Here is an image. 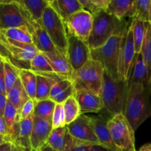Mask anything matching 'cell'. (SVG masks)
I'll use <instances>...</instances> for the list:
<instances>
[{"label": "cell", "mask_w": 151, "mask_h": 151, "mask_svg": "<svg viewBox=\"0 0 151 151\" xmlns=\"http://www.w3.org/2000/svg\"><path fill=\"white\" fill-rule=\"evenodd\" d=\"M7 103V96L0 93V116L1 117H3V115H4V111Z\"/></svg>", "instance_id": "45"}, {"label": "cell", "mask_w": 151, "mask_h": 151, "mask_svg": "<svg viewBox=\"0 0 151 151\" xmlns=\"http://www.w3.org/2000/svg\"><path fill=\"white\" fill-rule=\"evenodd\" d=\"M28 30L31 35L32 44L38 52L44 53L57 50L50 40L48 34L39 22L33 21Z\"/></svg>", "instance_id": "18"}, {"label": "cell", "mask_w": 151, "mask_h": 151, "mask_svg": "<svg viewBox=\"0 0 151 151\" xmlns=\"http://www.w3.org/2000/svg\"><path fill=\"white\" fill-rule=\"evenodd\" d=\"M127 81L128 84L142 83L149 86L147 66L140 52L135 55Z\"/></svg>", "instance_id": "21"}, {"label": "cell", "mask_w": 151, "mask_h": 151, "mask_svg": "<svg viewBox=\"0 0 151 151\" xmlns=\"http://www.w3.org/2000/svg\"><path fill=\"white\" fill-rule=\"evenodd\" d=\"M30 70L34 73H54L44 54L41 52L31 60Z\"/></svg>", "instance_id": "34"}, {"label": "cell", "mask_w": 151, "mask_h": 151, "mask_svg": "<svg viewBox=\"0 0 151 151\" xmlns=\"http://www.w3.org/2000/svg\"><path fill=\"white\" fill-rule=\"evenodd\" d=\"M7 101L11 103L19 112H20L26 102L30 99L24 88L19 78H18L14 85L7 91Z\"/></svg>", "instance_id": "24"}, {"label": "cell", "mask_w": 151, "mask_h": 151, "mask_svg": "<svg viewBox=\"0 0 151 151\" xmlns=\"http://www.w3.org/2000/svg\"><path fill=\"white\" fill-rule=\"evenodd\" d=\"M92 28L87 42L90 50L99 48L114 35H122L128 27L125 19H119L100 10L92 15Z\"/></svg>", "instance_id": "1"}, {"label": "cell", "mask_w": 151, "mask_h": 151, "mask_svg": "<svg viewBox=\"0 0 151 151\" xmlns=\"http://www.w3.org/2000/svg\"><path fill=\"white\" fill-rule=\"evenodd\" d=\"M91 1L99 10H106L108 4L110 2V0H91Z\"/></svg>", "instance_id": "44"}, {"label": "cell", "mask_w": 151, "mask_h": 151, "mask_svg": "<svg viewBox=\"0 0 151 151\" xmlns=\"http://www.w3.org/2000/svg\"><path fill=\"white\" fill-rule=\"evenodd\" d=\"M139 151H151V143H147L143 145Z\"/></svg>", "instance_id": "48"}, {"label": "cell", "mask_w": 151, "mask_h": 151, "mask_svg": "<svg viewBox=\"0 0 151 151\" xmlns=\"http://www.w3.org/2000/svg\"><path fill=\"white\" fill-rule=\"evenodd\" d=\"M145 23L146 22L142 21L132 19L131 24H130L132 29L136 54H139L141 51L142 45L145 34Z\"/></svg>", "instance_id": "32"}, {"label": "cell", "mask_w": 151, "mask_h": 151, "mask_svg": "<svg viewBox=\"0 0 151 151\" xmlns=\"http://www.w3.org/2000/svg\"><path fill=\"white\" fill-rule=\"evenodd\" d=\"M104 69L98 61L90 59L83 66L75 71L72 76V82L77 81L84 87L100 96L103 81Z\"/></svg>", "instance_id": "8"}, {"label": "cell", "mask_w": 151, "mask_h": 151, "mask_svg": "<svg viewBox=\"0 0 151 151\" xmlns=\"http://www.w3.org/2000/svg\"><path fill=\"white\" fill-rule=\"evenodd\" d=\"M72 85H73V82L69 79H63L56 82L52 86L51 91H50V99H52L55 97V96L58 95L59 94L63 92L64 90H66V88H68Z\"/></svg>", "instance_id": "37"}, {"label": "cell", "mask_w": 151, "mask_h": 151, "mask_svg": "<svg viewBox=\"0 0 151 151\" xmlns=\"http://www.w3.org/2000/svg\"><path fill=\"white\" fill-rule=\"evenodd\" d=\"M128 90V81L114 79L104 70L100 97L103 100V109L111 116L124 114Z\"/></svg>", "instance_id": "3"}, {"label": "cell", "mask_w": 151, "mask_h": 151, "mask_svg": "<svg viewBox=\"0 0 151 151\" xmlns=\"http://www.w3.org/2000/svg\"><path fill=\"white\" fill-rule=\"evenodd\" d=\"M71 151H109L100 145H86L75 147Z\"/></svg>", "instance_id": "41"}, {"label": "cell", "mask_w": 151, "mask_h": 151, "mask_svg": "<svg viewBox=\"0 0 151 151\" xmlns=\"http://www.w3.org/2000/svg\"><path fill=\"white\" fill-rule=\"evenodd\" d=\"M74 94H75V88H74V86L72 85L69 88H66V90H64L63 92L59 94L58 95L55 96L53 98L50 99V100L54 101L56 104H63L69 97L74 96Z\"/></svg>", "instance_id": "40"}, {"label": "cell", "mask_w": 151, "mask_h": 151, "mask_svg": "<svg viewBox=\"0 0 151 151\" xmlns=\"http://www.w3.org/2000/svg\"><path fill=\"white\" fill-rule=\"evenodd\" d=\"M39 151H54V150H53L48 145L46 144L45 145H44L41 149H40Z\"/></svg>", "instance_id": "50"}, {"label": "cell", "mask_w": 151, "mask_h": 151, "mask_svg": "<svg viewBox=\"0 0 151 151\" xmlns=\"http://www.w3.org/2000/svg\"><path fill=\"white\" fill-rule=\"evenodd\" d=\"M6 142H9L7 137L0 134V145H2L3 143Z\"/></svg>", "instance_id": "49"}, {"label": "cell", "mask_w": 151, "mask_h": 151, "mask_svg": "<svg viewBox=\"0 0 151 151\" xmlns=\"http://www.w3.org/2000/svg\"><path fill=\"white\" fill-rule=\"evenodd\" d=\"M47 145L56 151H71L75 147L86 145H94L85 142L72 137L66 126L52 129Z\"/></svg>", "instance_id": "14"}, {"label": "cell", "mask_w": 151, "mask_h": 151, "mask_svg": "<svg viewBox=\"0 0 151 151\" xmlns=\"http://www.w3.org/2000/svg\"><path fill=\"white\" fill-rule=\"evenodd\" d=\"M55 105L56 103L50 99L40 100V101L36 100L35 109L33 111V116L52 122L53 111H54Z\"/></svg>", "instance_id": "30"}, {"label": "cell", "mask_w": 151, "mask_h": 151, "mask_svg": "<svg viewBox=\"0 0 151 151\" xmlns=\"http://www.w3.org/2000/svg\"><path fill=\"white\" fill-rule=\"evenodd\" d=\"M0 134L7 137H8V133H7V127H6L5 122H4V119L1 116H0Z\"/></svg>", "instance_id": "46"}, {"label": "cell", "mask_w": 151, "mask_h": 151, "mask_svg": "<svg viewBox=\"0 0 151 151\" xmlns=\"http://www.w3.org/2000/svg\"><path fill=\"white\" fill-rule=\"evenodd\" d=\"M19 2L35 22L41 20L46 7L49 5V0H20Z\"/></svg>", "instance_id": "26"}, {"label": "cell", "mask_w": 151, "mask_h": 151, "mask_svg": "<svg viewBox=\"0 0 151 151\" xmlns=\"http://www.w3.org/2000/svg\"><path fill=\"white\" fill-rule=\"evenodd\" d=\"M67 51L66 58L74 72L78 71L91 59V50L88 44L78 37L67 33Z\"/></svg>", "instance_id": "10"}, {"label": "cell", "mask_w": 151, "mask_h": 151, "mask_svg": "<svg viewBox=\"0 0 151 151\" xmlns=\"http://www.w3.org/2000/svg\"><path fill=\"white\" fill-rule=\"evenodd\" d=\"M75 88L74 97L76 99L81 114L87 113H98L103 109V103L100 96L87 89L77 81H73Z\"/></svg>", "instance_id": "12"}, {"label": "cell", "mask_w": 151, "mask_h": 151, "mask_svg": "<svg viewBox=\"0 0 151 151\" xmlns=\"http://www.w3.org/2000/svg\"><path fill=\"white\" fill-rule=\"evenodd\" d=\"M63 111L65 114V123L69 125L75 121L81 114L79 105L74 96L69 97L63 103Z\"/></svg>", "instance_id": "33"}, {"label": "cell", "mask_w": 151, "mask_h": 151, "mask_svg": "<svg viewBox=\"0 0 151 151\" xmlns=\"http://www.w3.org/2000/svg\"><path fill=\"white\" fill-rule=\"evenodd\" d=\"M92 122L94 133L100 145L106 147L109 151H121L115 145L111 138L110 132L108 129V121L106 116L102 115L90 116Z\"/></svg>", "instance_id": "17"}, {"label": "cell", "mask_w": 151, "mask_h": 151, "mask_svg": "<svg viewBox=\"0 0 151 151\" xmlns=\"http://www.w3.org/2000/svg\"><path fill=\"white\" fill-rule=\"evenodd\" d=\"M44 54L54 73L72 81L74 70L69 64L67 58L59 52L58 50L44 52Z\"/></svg>", "instance_id": "19"}, {"label": "cell", "mask_w": 151, "mask_h": 151, "mask_svg": "<svg viewBox=\"0 0 151 151\" xmlns=\"http://www.w3.org/2000/svg\"><path fill=\"white\" fill-rule=\"evenodd\" d=\"M35 103H36V100H34V99H29L27 102H26L19 112L21 119H24L31 115H33Z\"/></svg>", "instance_id": "39"}, {"label": "cell", "mask_w": 151, "mask_h": 151, "mask_svg": "<svg viewBox=\"0 0 151 151\" xmlns=\"http://www.w3.org/2000/svg\"><path fill=\"white\" fill-rule=\"evenodd\" d=\"M54 151H56V150H54Z\"/></svg>", "instance_id": "54"}, {"label": "cell", "mask_w": 151, "mask_h": 151, "mask_svg": "<svg viewBox=\"0 0 151 151\" xmlns=\"http://www.w3.org/2000/svg\"><path fill=\"white\" fill-rule=\"evenodd\" d=\"M108 129L115 145L121 151H136L134 131L123 114L111 116Z\"/></svg>", "instance_id": "6"}, {"label": "cell", "mask_w": 151, "mask_h": 151, "mask_svg": "<svg viewBox=\"0 0 151 151\" xmlns=\"http://www.w3.org/2000/svg\"><path fill=\"white\" fill-rule=\"evenodd\" d=\"M52 129L66 126L63 104L55 105L54 111H53L52 119Z\"/></svg>", "instance_id": "36"}, {"label": "cell", "mask_w": 151, "mask_h": 151, "mask_svg": "<svg viewBox=\"0 0 151 151\" xmlns=\"http://www.w3.org/2000/svg\"><path fill=\"white\" fill-rule=\"evenodd\" d=\"M33 22L19 1L1 0L0 2V31L19 27L29 29Z\"/></svg>", "instance_id": "5"}, {"label": "cell", "mask_w": 151, "mask_h": 151, "mask_svg": "<svg viewBox=\"0 0 151 151\" xmlns=\"http://www.w3.org/2000/svg\"><path fill=\"white\" fill-rule=\"evenodd\" d=\"M19 78L29 98L35 100L36 75L29 69H19Z\"/></svg>", "instance_id": "28"}, {"label": "cell", "mask_w": 151, "mask_h": 151, "mask_svg": "<svg viewBox=\"0 0 151 151\" xmlns=\"http://www.w3.org/2000/svg\"><path fill=\"white\" fill-rule=\"evenodd\" d=\"M50 7L66 22L70 16L83 10L78 0H49Z\"/></svg>", "instance_id": "22"}, {"label": "cell", "mask_w": 151, "mask_h": 151, "mask_svg": "<svg viewBox=\"0 0 151 151\" xmlns=\"http://www.w3.org/2000/svg\"><path fill=\"white\" fill-rule=\"evenodd\" d=\"M11 57L10 44L7 38L0 32V58H1L4 61L10 62Z\"/></svg>", "instance_id": "38"}, {"label": "cell", "mask_w": 151, "mask_h": 151, "mask_svg": "<svg viewBox=\"0 0 151 151\" xmlns=\"http://www.w3.org/2000/svg\"><path fill=\"white\" fill-rule=\"evenodd\" d=\"M3 62V60H2V58H0V65H1V63H2Z\"/></svg>", "instance_id": "53"}, {"label": "cell", "mask_w": 151, "mask_h": 151, "mask_svg": "<svg viewBox=\"0 0 151 151\" xmlns=\"http://www.w3.org/2000/svg\"><path fill=\"white\" fill-rule=\"evenodd\" d=\"M148 23L151 25V0L150 4V9H149V18H148Z\"/></svg>", "instance_id": "51"}, {"label": "cell", "mask_w": 151, "mask_h": 151, "mask_svg": "<svg viewBox=\"0 0 151 151\" xmlns=\"http://www.w3.org/2000/svg\"><path fill=\"white\" fill-rule=\"evenodd\" d=\"M66 126L69 134L75 138L90 144L100 145L90 116L81 114L75 121Z\"/></svg>", "instance_id": "15"}, {"label": "cell", "mask_w": 151, "mask_h": 151, "mask_svg": "<svg viewBox=\"0 0 151 151\" xmlns=\"http://www.w3.org/2000/svg\"><path fill=\"white\" fill-rule=\"evenodd\" d=\"M38 22L45 29L56 50L66 58L68 36L65 23L61 17L49 4Z\"/></svg>", "instance_id": "4"}, {"label": "cell", "mask_w": 151, "mask_h": 151, "mask_svg": "<svg viewBox=\"0 0 151 151\" xmlns=\"http://www.w3.org/2000/svg\"><path fill=\"white\" fill-rule=\"evenodd\" d=\"M13 151H24V150H22V149L19 148V147H16V146L13 145Z\"/></svg>", "instance_id": "52"}, {"label": "cell", "mask_w": 151, "mask_h": 151, "mask_svg": "<svg viewBox=\"0 0 151 151\" xmlns=\"http://www.w3.org/2000/svg\"><path fill=\"white\" fill-rule=\"evenodd\" d=\"M150 4V0H134L130 18L148 22Z\"/></svg>", "instance_id": "31"}, {"label": "cell", "mask_w": 151, "mask_h": 151, "mask_svg": "<svg viewBox=\"0 0 151 151\" xmlns=\"http://www.w3.org/2000/svg\"><path fill=\"white\" fill-rule=\"evenodd\" d=\"M13 145L11 142H6L0 145V151H13Z\"/></svg>", "instance_id": "47"}, {"label": "cell", "mask_w": 151, "mask_h": 151, "mask_svg": "<svg viewBox=\"0 0 151 151\" xmlns=\"http://www.w3.org/2000/svg\"><path fill=\"white\" fill-rule=\"evenodd\" d=\"M33 125V115L21 119L19 123V131L17 139L13 145L24 151H32L31 147V133Z\"/></svg>", "instance_id": "23"}, {"label": "cell", "mask_w": 151, "mask_h": 151, "mask_svg": "<svg viewBox=\"0 0 151 151\" xmlns=\"http://www.w3.org/2000/svg\"><path fill=\"white\" fill-rule=\"evenodd\" d=\"M4 74L5 85L7 91L14 85L16 81L19 78V69L15 67L10 62L4 61Z\"/></svg>", "instance_id": "35"}, {"label": "cell", "mask_w": 151, "mask_h": 151, "mask_svg": "<svg viewBox=\"0 0 151 151\" xmlns=\"http://www.w3.org/2000/svg\"><path fill=\"white\" fill-rule=\"evenodd\" d=\"M81 3V4L83 7V10H86L88 13H89L92 16L94 13H96L97 11H98V9L97 8L95 5L94 4V3L92 2L91 0H78Z\"/></svg>", "instance_id": "42"}, {"label": "cell", "mask_w": 151, "mask_h": 151, "mask_svg": "<svg viewBox=\"0 0 151 151\" xmlns=\"http://www.w3.org/2000/svg\"><path fill=\"white\" fill-rule=\"evenodd\" d=\"M92 16L86 10L77 12L64 22L66 32L87 43L92 28Z\"/></svg>", "instance_id": "11"}, {"label": "cell", "mask_w": 151, "mask_h": 151, "mask_svg": "<svg viewBox=\"0 0 151 151\" xmlns=\"http://www.w3.org/2000/svg\"><path fill=\"white\" fill-rule=\"evenodd\" d=\"M52 131V125L51 122L33 116V125L30 137L32 151H39L47 144Z\"/></svg>", "instance_id": "16"}, {"label": "cell", "mask_w": 151, "mask_h": 151, "mask_svg": "<svg viewBox=\"0 0 151 151\" xmlns=\"http://www.w3.org/2000/svg\"><path fill=\"white\" fill-rule=\"evenodd\" d=\"M134 0H110L105 11L119 19L131 17Z\"/></svg>", "instance_id": "25"}, {"label": "cell", "mask_w": 151, "mask_h": 151, "mask_svg": "<svg viewBox=\"0 0 151 151\" xmlns=\"http://www.w3.org/2000/svg\"><path fill=\"white\" fill-rule=\"evenodd\" d=\"M0 93L7 96V89H6L5 80H4V64H3V62L0 65Z\"/></svg>", "instance_id": "43"}, {"label": "cell", "mask_w": 151, "mask_h": 151, "mask_svg": "<svg viewBox=\"0 0 151 151\" xmlns=\"http://www.w3.org/2000/svg\"><path fill=\"white\" fill-rule=\"evenodd\" d=\"M140 53L147 66L148 86L151 89V25L148 22L145 23V34Z\"/></svg>", "instance_id": "27"}, {"label": "cell", "mask_w": 151, "mask_h": 151, "mask_svg": "<svg viewBox=\"0 0 151 151\" xmlns=\"http://www.w3.org/2000/svg\"><path fill=\"white\" fill-rule=\"evenodd\" d=\"M10 46L11 59L10 63L19 69H29L30 63L38 54V50L32 44H24L13 41H7Z\"/></svg>", "instance_id": "13"}, {"label": "cell", "mask_w": 151, "mask_h": 151, "mask_svg": "<svg viewBox=\"0 0 151 151\" xmlns=\"http://www.w3.org/2000/svg\"><path fill=\"white\" fill-rule=\"evenodd\" d=\"M135 55L132 29L131 26H128V29L122 37L119 50L117 76L119 81H126L128 80Z\"/></svg>", "instance_id": "9"}, {"label": "cell", "mask_w": 151, "mask_h": 151, "mask_svg": "<svg viewBox=\"0 0 151 151\" xmlns=\"http://www.w3.org/2000/svg\"><path fill=\"white\" fill-rule=\"evenodd\" d=\"M150 88L142 83L128 84V94L124 116L135 132L137 128L150 116L149 103Z\"/></svg>", "instance_id": "2"}, {"label": "cell", "mask_w": 151, "mask_h": 151, "mask_svg": "<svg viewBox=\"0 0 151 151\" xmlns=\"http://www.w3.org/2000/svg\"><path fill=\"white\" fill-rule=\"evenodd\" d=\"M36 75V90L35 100L37 101L50 99V91L53 84L66 78L60 77L55 73H35Z\"/></svg>", "instance_id": "20"}, {"label": "cell", "mask_w": 151, "mask_h": 151, "mask_svg": "<svg viewBox=\"0 0 151 151\" xmlns=\"http://www.w3.org/2000/svg\"><path fill=\"white\" fill-rule=\"evenodd\" d=\"M0 32L7 38V41H13L24 44H32L31 35L26 27H19L11 29L1 30Z\"/></svg>", "instance_id": "29"}, {"label": "cell", "mask_w": 151, "mask_h": 151, "mask_svg": "<svg viewBox=\"0 0 151 151\" xmlns=\"http://www.w3.org/2000/svg\"><path fill=\"white\" fill-rule=\"evenodd\" d=\"M122 35H114L103 46L91 50V59L98 61L114 79H118V56Z\"/></svg>", "instance_id": "7"}]
</instances>
